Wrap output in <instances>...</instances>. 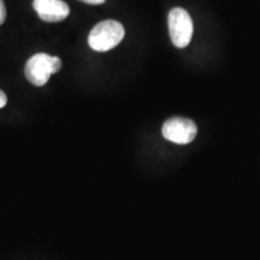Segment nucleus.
<instances>
[{
    "label": "nucleus",
    "mask_w": 260,
    "mask_h": 260,
    "mask_svg": "<svg viewBox=\"0 0 260 260\" xmlns=\"http://www.w3.org/2000/svg\"><path fill=\"white\" fill-rule=\"evenodd\" d=\"M125 30L119 22L106 19L92 29L88 37V44L92 50L106 52L115 48L123 40Z\"/></svg>",
    "instance_id": "obj_1"
},
{
    "label": "nucleus",
    "mask_w": 260,
    "mask_h": 260,
    "mask_svg": "<svg viewBox=\"0 0 260 260\" xmlns=\"http://www.w3.org/2000/svg\"><path fill=\"white\" fill-rule=\"evenodd\" d=\"M61 60L58 57L48 56L46 53H38L30 57L25 64V77L31 84L41 87L46 84L52 74L60 70Z\"/></svg>",
    "instance_id": "obj_2"
},
{
    "label": "nucleus",
    "mask_w": 260,
    "mask_h": 260,
    "mask_svg": "<svg viewBox=\"0 0 260 260\" xmlns=\"http://www.w3.org/2000/svg\"><path fill=\"white\" fill-rule=\"evenodd\" d=\"M168 24L172 44L177 48L187 47L194 32L193 21L189 14L184 9H172L169 12Z\"/></svg>",
    "instance_id": "obj_3"
},
{
    "label": "nucleus",
    "mask_w": 260,
    "mask_h": 260,
    "mask_svg": "<svg viewBox=\"0 0 260 260\" xmlns=\"http://www.w3.org/2000/svg\"><path fill=\"white\" fill-rule=\"evenodd\" d=\"M197 124L183 117H172L162 124L161 134L169 141L178 145H187L197 136Z\"/></svg>",
    "instance_id": "obj_4"
},
{
    "label": "nucleus",
    "mask_w": 260,
    "mask_h": 260,
    "mask_svg": "<svg viewBox=\"0 0 260 260\" xmlns=\"http://www.w3.org/2000/svg\"><path fill=\"white\" fill-rule=\"evenodd\" d=\"M32 6L42 21L52 23L64 21L70 12L69 6L63 0H34Z\"/></svg>",
    "instance_id": "obj_5"
},
{
    "label": "nucleus",
    "mask_w": 260,
    "mask_h": 260,
    "mask_svg": "<svg viewBox=\"0 0 260 260\" xmlns=\"http://www.w3.org/2000/svg\"><path fill=\"white\" fill-rule=\"evenodd\" d=\"M6 19V8L3 0H0V25L5 22Z\"/></svg>",
    "instance_id": "obj_6"
},
{
    "label": "nucleus",
    "mask_w": 260,
    "mask_h": 260,
    "mask_svg": "<svg viewBox=\"0 0 260 260\" xmlns=\"http://www.w3.org/2000/svg\"><path fill=\"white\" fill-rule=\"evenodd\" d=\"M6 103H8V96H6V94L3 90H0V109L4 107Z\"/></svg>",
    "instance_id": "obj_7"
},
{
    "label": "nucleus",
    "mask_w": 260,
    "mask_h": 260,
    "mask_svg": "<svg viewBox=\"0 0 260 260\" xmlns=\"http://www.w3.org/2000/svg\"><path fill=\"white\" fill-rule=\"evenodd\" d=\"M81 2L86 3V4H89V5H100V4H104L105 0H81Z\"/></svg>",
    "instance_id": "obj_8"
}]
</instances>
